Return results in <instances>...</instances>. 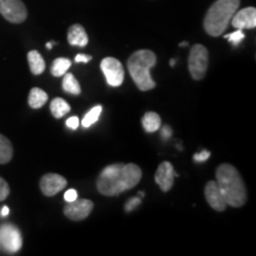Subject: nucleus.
Instances as JSON below:
<instances>
[{"mask_svg":"<svg viewBox=\"0 0 256 256\" xmlns=\"http://www.w3.org/2000/svg\"><path fill=\"white\" fill-rule=\"evenodd\" d=\"M92 60V56L84 55V54H80V55L75 57V62L76 63H88V62H90Z\"/></svg>","mask_w":256,"mask_h":256,"instance_id":"nucleus-29","label":"nucleus"},{"mask_svg":"<svg viewBox=\"0 0 256 256\" xmlns=\"http://www.w3.org/2000/svg\"><path fill=\"white\" fill-rule=\"evenodd\" d=\"M139 194H140V197L142 198L144 196H145V192H144V191H140V192H139Z\"/></svg>","mask_w":256,"mask_h":256,"instance_id":"nucleus-35","label":"nucleus"},{"mask_svg":"<svg viewBox=\"0 0 256 256\" xmlns=\"http://www.w3.org/2000/svg\"><path fill=\"white\" fill-rule=\"evenodd\" d=\"M72 110L70 104L66 100L60 98H56L51 101L50 104V110L51 114L56 118V119H60L64 115H66Z\"/></svg>","mask_w":256,"mask_h":256,"instance_id":"nucleus-18","label":"nucleus"},{"mask_svg":"<svg viewBox=\"0 0 256 256\" xmlns=\"http://www.w3.org/2000/svg\"><path fill=\"white\" fill-rule=\"evenodd\" d=\"M66 127L72 128V130H78V127L80 126V120H78V116H72V118H69V119L66 120Z\"/></svg>","mask_w":256,"mask_h":256,"instance_id":"nucleus-27","label":"nucleus"},{"mask_svg":"<svg viewBox=\"0 0 256 256\" xmlns=\"http://www.w3.org/2000/svg\"><path fill=\"white\" fill-rule=\"evenodd\" d=\"M49 100V96L43 89L40 88H32L28 94V106L34 110H40L46 104V101Z\"/></svg>","mask_w":256,"mask_h":256,"instance_id":"nucleus-16","label":"nucleus"},{"mask_svg":"<svg viewBox=\"0 0 256 256\" xmlns=\"http://www.w3.org/2000/svg\"><path fill=\"white\" fill-rule=\"evenodd\" d=\"M204 194H206V202L214 210L222 212V211L226 210V206H228L226 200H224L222 192L220 190L217 182H208L206 188H204Z\"/></svg>","mask_w":256,"mask_h":256,"instance_id":"nucleus-12","label":"nucleus"},{"mask_svg":"<svg viewBox=\"0 0 256 256\" xmlns=\"http://www.w3.org/2000/svg\"><path fill=\"white\" fill-rule=\"evenodd\" d=\"M23 238L17 226L14 224H4L0 226V247L8 252H17L22 249Z\"/></svg>","mask_w":256,"mask_h":256,"instance_id":"nucleus-7","label":"nucleus"},{"mask_svg":"<svg viewBox=\"0 0 256 256\" xmlns=\"http://www.w3.org/2000/svg\"><path fill=\"white\" fill-rule=\"evenodd\" d=\"M209 66V51L202 44H194L188 55V72L196 81L204 78Z\"/></svg>","mask_w":256,"mask_h":256,"instance_id":"nucleus-5","label":"nucleus"},{"mask_svg":"<svg viewBox=\"0 0 256 256\" xmlns=\"http://www.w3.org/2000/svg\"><path fill=\"white\" fill-rule=\"evenodd\" d=\"M14 156V147L10 140L0 134V164H8Z\"/></svg>","mask_w":256,"mask_h":256,"instance_id":"nucleus-20","label":"nucleus"},{"mask_svg":"<svg viewBox=\"0 0 256 256\" xmlns=\"http://www.w3.org/2000/svg\"><path fill=\"white\" fill-rule=\"evenodd\" d=\"M142 127L147 133H154L162 126V119L160 115L154 112H147L142 116Z\"/></svg>","mask_w":256,"mask_h":256,"instance_id":"nucleus-17","label":"nucleus"},{"mask_svg":"<svg viewBox=\"0 0 256 256\" xmlns=\"http://www.w3.org/2000/svg\"><path fill=\"white\" fill-rule=\"evenodd\" d=\"M0 14L10 23L20 24L28 18V10L22 0H0Z\"/></svg>","mask_w":256,"mask_h":256,"instance_id":"nucleus-6","label":"nucleus"},{"mask_svg":"<svg viewBox=\"0 0 256 256\" xmlns=\"http://www.w3.org/2000/svg\"><path fill=\"white\" fill-rule=\"evenodd\" d=\"M101 113H102V106H95V107H92V110L84 115V118H83L82 126L84 128H89L90 126H92L96 121L100 119Z\"/></svg>","mask_w":256,"mask_h":256,"instance_id":"nucleus-22","label":"nucleus"},{"mask_svg":"<svg viewBox=\"0 0 256 256\" xmlns=\"http://www.w3.org/2000/svg\"><path fill=\"white\" fill-rule=\"evenodd\" d=\"M64 200H66V202H72L78 200V191L74 190V188H70V190L64 194Z\"/></svg>","mask_w":256,"mask_h":256,"instance_id":"nucleus-28","label":"nucleus"},{"mask_svg":"<svg viewBox=\"0 0 256 256\" xmlns=\"http://www.w3.org/2000/svg\"><path fill=\"white\" fill-rule=\"evenodd\" d=\"M179 46H188V42H182Z\"/></svg>","mask_w":256,"mask_h":256,"instance_id":"nucleus-33","label":"nucleus"},{"mask_svg":"<svg viewBox=\"0 0 256 256\" xmlns=\"http://www.w3.org/2000/svg\"><path fill=\"white\" fill-rule=\"evenodd\" d=\"M210 156H211V153L209 151L203 150V151H200V153L194 154V160L197 162H206V160L210 158Z\"/></svg>","mask_w":256,"mask_h":256,"instance_id":"nucleus-26","label":"nucleus"},{"mask_svg":"<svg viewBox=\"0 0 256 256\" xmlns=\"http://www.w3.org/2000/svg\"><path fill=\"white\" fill-rule=\"evenodd\" d=\"M54 46H55V43H54V42H49V43H46L48 49H52Z\"/></svg>","mask_w":256,"mask_h":256,"instance_id":"nucleus-32","label":"nucleus"},{"mask_svg":"<svg viewBox=\"0 0 256 256\" xmlns=\"http://www.w3.org/2000/svg\"><path fill=\"white\" fill-rule=\"evenodd\" d=\"M101 70L110 87H120L124 80V70L119 60L106 57L101 62Z\"/></svg>","mask_w":256,"mask_h":256,"instance_id":"nucleus-8","label":"nucleus"},{"mask_svg":"<svg viewBox=\"0 0 256 256\" xmlns=\"http://www.w3.org/2000/svg\"><path fill=\"white\" fill-rule=\"evenodd\" d=\"M62 87L63 90L66 92H69L72 95H80L81 94V86L78 80L75 78V76L72 72H66L64 74Z\"/></svg>","mask_w":256,"mask_h":256,"instance_id":"nucleus-19","label":"nucleus"},{"mask_svg":"<svg viewBox=\"0 0 256 256\" xmlns=\"http://www.w3.org/2000/svg\"><path fill=\"white\" fill-rule=\"evenodd\" d=\"M216 182L226 204L232 208H241L247 202V188L235 166L220 164L216 170Z\"/></svg>","mask_w":256,"mask_h":256,"instance_id":"nucleus-2","label":"nucleus"},{"mask_svg":"<svg viewBox=\"0 0 256 256\" xmlns=\"http://www.w3.org/2000/svg\"><path fill=\"white\" fill-rule=\"evenodd\" d=\"M156 64V56L151 50H138L127 60L128 72L136 87L142 92L156 88V82L151 76V69Z\"/></svg>","mask_w":256,"mask_h":256,"instance_id":"nucleus-4","label":"nucleus"},{"mask_svg":"<svg viewBox=\"0 0 256 256\" xmlns=\"http://www.w3.org/2000/svg\"><path fill=\"white\" fill-rule=\"evenodd\" d=\"M10 214V209H8V206H4L2 209V211H0V216L2 217H6Z\"/></svg>","mask_w":256,"mask_h":256,"instance_id":"nucleus-31","label":"nucleus"},{"mask_svg":"<svg viewBox=\"0 0 256 256\" xmlns=\"http://www.w3.org/2000/svg\"><path fill=\"white\" fill-rule=\"evenodd\" d=\"M28 66H30V70L34 75H40L46 70V60H44L43 56L36 50H32L28 54Z\"/></svg>","mask_w":256,"mask_h":256,"instance_id":"nucleus-15","label":"nucleus"},{"mask_svg":"<svg viewBox=\"0 0 256 256\" xmlns=\"http://www.w3.org/2000/svg\"><path fill=\"white\" fill-rule=\"evenodd\" d=\"M142 177V168L136 164H112L100 172L96 188L104 196H118L138 185Z\"/></svg>","mask_w":256,"mask_h":256,"instance_id":"nucleus-1","label":"nucleus"},{"mask_svg":"<svg viewBox=\"0 0 256 256\" xmlns=\"http://www.w3.org/2000/svg\"><path fill=\"white\" fill-rule=\"evenodd\" d=\"M68 185L66 179L63 176L57 174H46L42 177L40 182V191L46 197L56 196L58 192H60L63 188H66Z\"/></svg>","mask_w":256,"mask_h":256,"instance_id":"nucleus-10","label":"nucleus"},{"mask_svg":"<svg viewBox=\"0 0 256 256\" xmlns=\"http://www.w3.org/2000/svg\"><path fill=\"white\" fill-rule=\"evenodd\" d=\"M232 25L235 28L244 30V28H256V8H246L236 11L232 18Z\"/></svg>","mask_w":256,"mask_h":256,"instance_id":"nucleus-13","label":"nucleus"},{"mask_svg":"<svg viewBox=\"0 0 256 256\" xmlns=\"http://www.w3.org/2000/svg\"><path fill=\"white\" fill-rule=\"evenodd\" d=\"M174 177H178V174L174 172V166L170 162H162L156 168L154 174L156 183L159 185L160 190L168 192L172 188L174 183Z\"/></svg>","mask_w":256,"mask_h":256,"instance_id":"nucleus-11","label":"nucleus"},{"mask_svg":"<svg viewBox=\"0 0 256 256\" xmlns=\"http://www.w3.org/2000/svg\"><path fill=\"white\" fill-rule=\"evenodd\" d=\"M10 194V186L4 178L0 177V202L5 200Z\"/></svg>","mask_w":256,"mask_h":256,"instance_id":"nucleus-24","label":"nucleus"},{"mask_svg":"<svg viewBox=\"0 0 256 256\" xmlns=\"http://www.w3.org/2000/svg\"><path fill=\"white\" fill-rule=\"evenodd\" d=\"M66 206H64V215L68 217L69 220H75V222H78V220H86L87 217L90 215L92 211V208H94V203L89 200H75L72 202H66Z\"/></svg>","mask_w":256,"mask_h":256,"instance_id":"nucleus-9","label":"nucleus"},{"mask_svg":"<svg viewBox=\"0 0 256 256\" xmlns=\"http://www.w3.org/2000/svg\"><path fill=\"white\" fill-rule=\"evenodd\" d=\"M172 136V130L170 126H164L162 128V136L164 138V139H168L170 136Z\"/></svg>","mask_w":256,"mask_h":256,"instance_id":"nucleus-30","label":"nucleus"},{"mask_svg":"<svg viewBox=\"0 0 256 256\" xmlns=\"http://www.w3.org/2000/svg\"><path fill=\"white\" fill-rule=\"evenodd\" d=\"M174 62H176L174 60H170V66H174Z\"/></svg>","mask_w":256,"mask_h":256,"instance_id":"nucleus-34","label":"nucleus"},{"mask_svg":"<svg viewBox=\"0 0 256 256\" xmlns=\"http://www.w3.org/2000/svg\"><path fill=\"white\" fill-rule=\"evenodd\" d=\"M228 40L230 43L234 44V46H238L241 42L244 40V34H243V30H240L238 28L235 32H232V34H226L224 36Z\"/></svg>","mask_w":256,"mask_h":256,"instance_id":"nucleus-23","label":"nucleus"},{"mask_svg":"<svg viewBox=\"0 0 256 256\" xmlns=\"http://www.w3.org/2000/svg\"><path fill=\"white\" fill-rule=\"evenodd\" d=\"M68 42L70 46L84 48L87 46L89 38L84 28L81 24H74L69 28L68 31Z\"/></svg>","mask_w":256,"mask_h":256,"instance_id":"nucleus-14","label":"nucleus"},{"mask_svg":"<svg viewBox=\"0 0 256 256\" xmlns=\"http://www.w3.org/2000/svg\"><path fill=\"white\" fill-rule=\"evenodd\" d=\"M241 0H216L208 10L203 26L208 34L220 37L229 26L232 16L238 11Z\"/></svg>","mask_w":256,"mask_h":256,"instance_id":"nucleus-3","label":"nucleus"},{"mask_svg":"<svg viewBox=\"0 0 256 256\" xmlns=\"http://www.w3.org/2000/svg\"><path fill=\"white\" fill-rule=\"evenodd\" d=\"M140 203H142V197L130 198V200L126 203V206H124V210H126L127 212H130V211H133L136 208L139 206Z\"/></svg>","mask_w":256,"mask_h":256,"instance_id":"nucleus-25","label":"nucleus"},{"mask_svg":"<svg viewBox=\"0 0 256 256\" xmlns=\"http://www.w3.org/2000/svg\"><path fill=\"white\" fill-rule=\"evenodd\" d=\"M70 66H72V60L69 58H64V57H60V58H56L52 62L51 74L55 78H62L64 74L68 72Z\"/></svg>","mask_w":256,"mask_h":256,"instance_id":"nucleus-21","label":"nucleus"}]
</instances>
